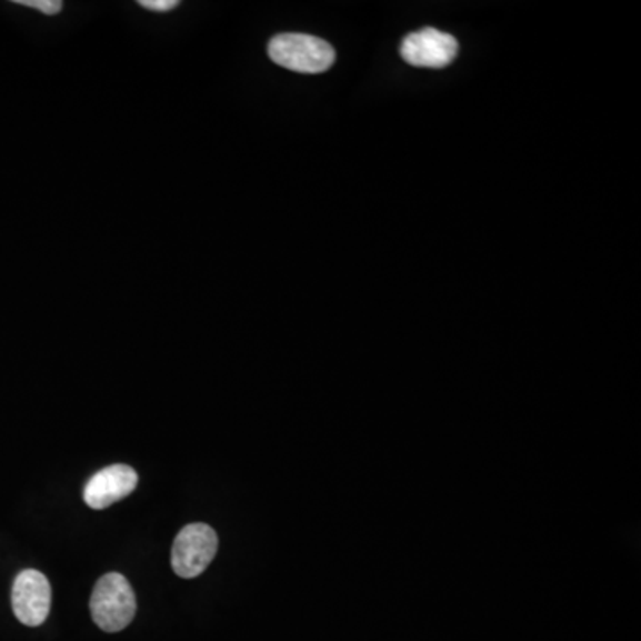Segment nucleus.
<instances>
[{
  "mask_svg": "<svg viewBox=\"0 0 641 641\" xmlns=\"http://www.w3.org/2000/svg\"><path fill=\"white\" fill-rule=\"evenodd\" d=\"M179 4V0H140L141 8L149 11H171Z\"/></svg>",
  "mask_w": 641,
  "mask_h": 641,
  "instance_id": "obj_8",
  "label": "nucleus"
},
{
  "mask_svg": "<svg viewBox=\"0 0 641 641\" xmlns=\"http://www.w3.org/2000/svg\"><path fill=\"white\" fill-rule=\"evenodd\" d=\"M90 608L94 623L102 631H123L134 619V590L123 575L117 572L106 574L94 584Z\"/></svg>",
  "mask_w": 641,
  "mask_h": 641,
  "instance_id": "obj_2",
  "label": "nucleus"
},
{
  "mask_svg": "<svg viewBox=\"0 0 641 641\" xmlns=\"http://www.w3.org/2000/svg\"><path fill=\"white\" fill-rule=\"evenodd\" d=\"M138 487V472L129 465H111L97 472L84 489V502L93 510H103L131 495Z\"/></svg>",
  "mask_w": 641,
  "mask_h": 641,
  "instance_id": "obj_6",
  "label": "nucleus"
},
{
  "mask_svg": "<svg viewBox=\"0 0 641 641\" xmlns=\"http://www.w3.org/2000/svg\"><path fill=\"white\" fill-rule=\"evenodd\" d=\"M458 41L448 32L427 28L412 32L401 43V56L407 63L419 68H444L453 63Z\"/></svg>",
  "mask_w": 641,
  "mask_h": 641,
  "instance_id": "obj_5",
  "label": "nucleus"
},
{
  "mask_svg": "<svg viewBox=\"0 0 641 641\" xmlns=\"http://www.w3.org/2000/svg\"><path fill=\"white\" fill-rule=\"evenodd\" d=\"M52 602L49 579L40 570H22L13 583L11 604L19 622L29 628H38L46 622Z\"/></svg>",
  "mask_w": 641,
  "mask_h": 641,
  "instance_id": "obj_4",
  "label": "nucleus"
},
{
  "mask_svg": "<svg viewBox=\"0 0 641 641\" xmlns=\"http://www.w3.org/2000/svg\"><path fill=\"white\" fill-rule=\"evenodd\" d=\"M268 54L274 64L298 73H323L335 63V50L328 41L300 32L274 37Z\"/></svg>",
  "mask_w": 641,
  "mask_h": 641,
  "instance_id": "obj_1",
  "label": "nucleus"
},
{
  "mask_svg": "<svg viewBox=\"0 0 641 641\" xmlns=\"http://www.w3.org/2000/svg\"><path fill=\"white\" fill-rule=\"evenodd\" d=\"M17 4L28 6V8L46 14H58L63 10V2H59V0H17Z\"/></svg>",
  "mask_w": 641,
  "mask_h": 641,
  "instance_id": "obj_7",
  "label": "nucleus"
},
{
  "mask_svg": "<svg viewBox=\"0 0 641 641\" xmlns=\"http://www.w3.org/2000/svg\"><path fill=\"white\" fill-rule=\"evenodd\" d=\"M218 552V534L207 524H189L177 534L171 549V567L176 574L193 579L211 565Z\"/></svg>",
  "mask_w": 641,
  "mask_h": 641,
  "instance_id": "obj_3",
  "label": "nucleus"
}]
</instances>
